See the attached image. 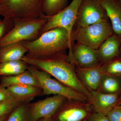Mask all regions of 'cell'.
<instances>
[{"instance_id": "cell-1", "label": "cell", "mask_w": 121, "mask_h": 121, "mask_svg": "<svg viewBox=\"0 0 121 121\" xmlns=\"http://www.w3.org/2000/svg\"><path fill=\"white\" fill-rule=\"evenodd\" d=\"M28 50L25 56L35 59H48L67 55L71 51L74 42L65 29L56 27L44 33L32 41H22Z\"/></svg>"}, {"instance_id": "cell-2", "label": "cell", "mask_w": 121, "mask_h": 121, "mask_svg": "<svg viewBox=\"0 0 121 121\" xmlns=\"http://www.w3.org/2000/svg\"><path fill=\"white\" fill-rule=\"evenodd\" d=\"M22 60L28 65L46 72L56 80L87 96L89 102L91 94L82 83L76 73L74 64L69 60L68 55L48 59L30 58L25 56Z\"/></svg>"}, {"instance_id": "cell-3", "label": "cell", "mask_w": 121, "mask_h": 121, "mask_svg": "<svg viewBox=\"0 0 121 121\" xmlns=\"http://www.w3.org/2000/svg\"><path fill=\"white\" fill-rule=\"evenodd\" d=\"M44 0H1L0 15L13 20L43 18Z\"/></svg>"}, {"instance_id": "cell-4", "label": "cell", "mask_w": 121, "mask_h": 121, "mask_svg": "<svg viewBox=\"0 0 121 121\" xmlns=\"http://www.w3.org/2000/svg\"><path fill=\"white\" fill-rule=\"evenodd\" d=\"M113 34L108 19L82 27L74 28L72 37L74 42L97 50L108 37Z\"/></svg>"}, {"instance_id": "cell-5", "label": "cell", "mask_w": 121, "mask_h": 121, "mask_svg": "<svg viewBox=\"0 0 121 121\" xmlns=\"http://www.w3.org/2000/svg\"><path fill=\"white\" fill-rule=\"evenodd\" d=\"M12 29L0 39V48L13 43L32 41L41 35L42 29L48 21L46 17L29 20H16Z\"/></svg>"}, {"instance_id": "cell-6", "label": "cell", "mask_w": 121, "mask_h": 121, "mask_svg": "<svg viewBox=\"0 0 121 121\" xmlns=\"http://www.w3.org/2000/svg\"><path fill=\"white\" fill-rule=\"evenodd\" d=\"M27 70L38 80L43 91V95H60L65 97L67 99L89 102V98L86 95L52 78L51 76L46 72L28 65Z\"/></svg>"}, {"instance_id": "cell-7", "label": "cell", "mask_w": 121, "mask_h": 121, "mask_svg": "<svg viewBox=\"0 0 121 121\" xmlns=\"http://www.w3.org/2000/svg\"><path fill=\"white\" fill-rule=\"evenodd\" d=\"M107 19L106 13L101 0H82L78 9L74 28L88 26Z\"/></svg>"}, {"instance_id": "cell-8", "label": "cell", "mask_w": 121, "mask_h": 121, "mask_svg": "<svg viewBox=\"0 0 121 121\" xmlns=\"http://www.w3.org/2000/svg\"><path fill=\"white\" fill-rule=\"evenodd\" d=\"M82 0H72L67 7L56 15L45 16L48 21L42 29L41 35L52 29L60 27L65 29L72 36L78 9Z\"/></svg>"}, {"instance_id": "cell-9", "label": "cell", "mask_w": 121, "mask_h": 121, "mask_svg": "<svg viewBox=\"0 0 121 121\" xmlns=\"http://www.w3.org/2000/svg\"><path fill=\"white\" fill-rule=\"evenodd\" d=\"M92 112L89 103L67 99L52 118L54 121H82Z\"/></svg>"}, {"instance_id": "cell-10", "label": "cell", "mask_w": 121, "mask_h": 121, "mask_svg": "<svg viewBox=\"0 0 121 121\" xmlns=\"http://www.w3.org/2000/svg\"><path fill=\"white\" fill-rule=\"evenodd\" d=\"M67 99L55 95L28 105L30 121H37L42 118H52Z\"/></svg>"}, {"instance_id": "cell-11", "label": "cell", "mask_w": 121, "mask_h": 121, "mask_svg": "<svg viewBox=\"0 0 121 121\" xmlns=\"http://www.w3.org/2000/svg\"><path fill=\"white\" fill-rule=\"evenodd\" d=\"M68 56L77 66L87 67L102 64L96 50L83 44H74Z\"/></svg>"}, {"instance_id": "cell-12", "label": "cell", "mask_w": 121, "mask_h": 121, "mask_svg": "<svg viewBox=\"0 0 121 121\" xmlns=\"http://www.w3.org/2000/svg\"><path fill=\"white\" fill-rule=\"evenodd\" d=\"M102 64L87 67L75 66L76 73L79 80L90 92L97 91L99 89L103 72Z\"/></svg>"}, {"instance_id": "cell-13", "label": "cell", "mask_w": 121, "mask_h": 121, "mask_svg": "<svg viewBox=\"0 0 121 121\" xmlns=\"http://www.w3.org/2000/svg\"><path fill=\"white\" fill-rule=\"evenodd\" d=\"M91 98L89 102L93 112L107 115L115 107L118 95L106 94L99 91H91Z\"/></svg>"}, {"instance_id": "cell-14", "label": "cell", "mask_w": 121, "mask_h": 121, "mask_svg": "<svg viewBox=\"0 0 121 121\" xmlns=\"http://www.w3.org/2000/svg\"><path fill=\"white\" fill-rule=\"evenodd\" d=\"M121 39L113 34L108 37L96 50L102 64L118 58L120 54Z\"/></svg>"}, {"instance_id": "cell-15", "label": "cell", "mask_w": 121, "mask_h": 121, "mask_svg": "<svg viewBox=\"0 0 121 121\" xmlns=\"http://www.w3.org/2000/svg\"><path fill=\"white\" fill-rule=\"evenodd\" d=\"M7 88L12 97L21 103H30L36 97L43 95L41 88L32 85L18 84Z\"/></svg>"}, {"instance_id": "cell-16", "label": "cell", "mask_w": 121, "mask_h": 121, "mask_svg": "<svg viewBox=\"0 0 121 121\" xmlns=\"http://www.w3.org/2000/svg\"><path fill=\"white\" fill-rule=\"evenodd\" d=\"M113 34L121 39V3L118 0H101Z\"/></svg>"}, {"instance_id": "cell-17", "label": "cell", "mask_w": 121, "mask_h": 121, "mask_svg": "<svg viewBox=\"0 0 121 121\" xmlns=\"http://www.w3.org/2000/svg\"><path fill=\"white\" fill-rule=\"evenodd\" d=\"M27 52L22 41L8 44L0 48V63L22 60Z\"/></svg>"}, {"instance_id": "cell-18", "label": "cell", "mask_w": 121, "mask_h": 121, "mask_svg": "<svg viewBox=\"0 0 121 121\" xmlns=\"http://www.w3.org/2000/svg\"><path fill=\"white\" fill-rule=\"evenodd\" d=\"M22 84L32 85L41 88L36 78L27 70L17 75L3 76L0 78V84L5 87L12 85Z\"/></svg>"}, {"instance_id": "cell-19", "label": "cell", "mask_w": 121, "mask_h": 121, "mask_svg": "<svg viewBox=\"0 0 121 121\" xmlns=\"http://www.w3.org/2000/svg\"><path fill=\"white\" fill-rule=\"evenodd\" d=\"M119 77L103 73L98 91L101 93L118 95L121 89Z\"/></svg>"}, {"instance_id": "cell-20", "label": "cell", "mask_w": 121, "mask_h": 121, "mask_svg": "<svg viewBox=\"0 0 121 121\" xmlns=\"http://www.w3.org/2000/svg\"><path fill=\"white\" fill-rule=\"evenodd\" d=\"M28 64L22 60L0 63V77L17 75L26 71Z\"/></svg>"}, {"instance_id": "cell-21", "label": "cell", "mask_w": 121, "mask_h": 121, "mask_svg": "<svg viewBox=\"0 0 121 121\" xmlns=\"http://www.w3.org/2000/svg\"><path fill=\"white\" fill-rule=\"evenodd\" d=\"M68 0H44L43 12L46 16H54L68 5Z\"/></svg>"}, {"instance_id": "cell-22", "label": "cell", "mask_w": 121, "mask_h": 121, "mask_svg": "<svg viewBox=\"0 0 121 121\" xmlns=\"http://www.w3.org/2000/svg\"><path fill=\"white\" fill-rule=\"evenodd\" d=\"M29 103H21L10 113L7 121H30Z\"/></svg>"}, {"instance_id": "cell-23", "label": "cell", "mask_w": 121, "mask_h": 121, "mask_svg": "<svg viewBox=\"0 0 121 121\" xmlns=\"http://www.w3.org/2000/svg\"><path fill=\"white\" fill-rule=\"evenodd\" d=\"M101 68L104 73L121 77V59L117 58L102 64Z\"/></svg>"}, {"instance_id": "cell-24", "label": "cell", "mask_w": 121, "mask_h": 121, "mask_svg": "<svg viewBox=\"0 0 121 121\" xmlns=\"http://www.w3.org/2000/svg\"><path fill=\"white\" fill-rule=\"evenodd\" d=\"M21 103L13 97L0 102V118L10 114Z\"/></svg>"}, {"instance_id": "cell-25", "label": "cell", "mask_w": 121, "mask_h": 121, "mask_svg": "<svg viewBox=\"0 0 121 121\" xmlns=\"http://www.w3.org/2000/svg\"><path fill=\"white\" fill-rule=\"evenodd\" d=\"M14 21L11 18H4L0 22V39L12 29Z\"/></svg>"}, {"instance_id": "cell-26", "label": "cell", "mask_w": 121, "mask_h": 121, "mask_svg": "<svg viewBox=\"0 0 121 121\" xmlns=\"http://www.w3.org/2000/svg\"><path fill=\"white\" fill-rule=\"evenodd\" d=\"M107 115L110 121H121V107L114 108Z\"/></svg>"}, {"instance_id": "cell-27", "label": "cell", "mask_w": 121, "mask_h": 121, "mask_svg": "<svg viewBox=\"0 0 121 121\" xmlns=\"http://www.w3.org/2000/svg\"><path fill=\"white\" fill-rule=\"evenodd\" d=\"M87 120V121H110L107 115L93 111Z\"/></svg>"}, {"instance_id": "cell-28", "label": "cell", "mask_w": 121, "mask_h": 121, "mask_svg": "<svg viewBox=\"0 0 121 121\" xmlns=\"http://www.w3.org/2000/svg\"><path fill=\"white\" fill-rule=\"evenodd\" d=\"M13 98L7 87L0 84V102Z\"/></svg>"}, {"instance_id": "cell-29", "label": "cell", "mask_w": 121, "mask_h": 121, "mask_svg": "<svg viewBox=\"0 0 121 121\" xmlns=\"http://www.w3.org/2000/svg\"><path fill=\"white\" fill-rule=\"evenodd\" d=\"M10 113L0 118V121H7Z\"/></svg>"}, {"instance_id": "cell-30", "label": "cell", "mask_w": 121, "mask_h": 121, "mask_svg": "<svg viewBox=\"0 0 121 121\" xmlns=\"http://www.w3.org/2000/svg\"><path fill=\"white\" fill-rule=\"evenodd\" d=\"M37 121H54L52 118H42L39 119Z\"/></svg>"}, {"instance_id": "cell-31", "label": "cell", "mask_w": 121, "mask_h": 121, "mask_svg": "<svg viewBox=\"0 0 121 121\" xmlns=\"http://www.w3.org/2000/svg\"><path fill=\"white\" fill-rule=\"evenodd\" d=\"M87 119H85V120H84V121H87Z\"/></svg>"}, {"instance_id": "cell-32", "label": "cell", "mask_w": 121, "mask_h": 121, "mask_svg": "<svg viewBox=\"0 0 121 121\" xmlns=\"http://www.w3.org/2000/svg\"><path fill=\"white\" fill-rule=\"evenodd\" d=\"M118 0L121 3V0Z\"/></svg>"}, {"instance_id": "cell-33", "label": "cell", "mask_w": 121, "mask_h": 121, "mask_svg": "<svg viewBox=\"0 0 121 121\" xmlns=\"http://www.w3.org/2000/svg\"><path fill=\"white\" fill-rule=\"evenodd\" d=\"M120 53H121V50H120Z\"/></svg>"}, {"instance_id": "cell-34", "label": "cell", "mask_w": 121, "mask_h": 121, "mask_svg": "<svg viewBox=\"0 0 121 121\" xmlns=\"http://www.w3.org/2000/svg\"><path fill=\"white\" fill-rule=\"evenodd\" d=\"M2 20L1 19H0V22H1V21H2Z\"/></svg>"}, {"instance_id": "cell-35", "label": "cell", "mask_w": 121, "mask_h": 121, "mask_svg": "<svg viewBox=\"0 0 121 121\" xmlns=\"http://www.w3.org/2000/svg\"><path fill=\"white\" fill-rule=\"evenodd\" d=\"M1 0H0V1H1Z\"/></svg>"}, {"instance_id": "cell-36", "label": "cell", "mask_w": 121, "mask_h": 121, "mask_svg": "<svg viewBox=\"0 0 121 121\" xmlns=\"http://www.w3.org/2000/svg\"></svg>"}]
</instances>
